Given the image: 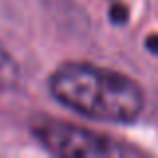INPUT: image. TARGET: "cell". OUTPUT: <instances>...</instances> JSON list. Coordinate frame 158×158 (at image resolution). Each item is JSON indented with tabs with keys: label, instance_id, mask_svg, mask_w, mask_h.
I'll use <instances>...</instances> for the list:
<instances>
[{
	"label": "cell",
	"instance_id": "1",
	"mask_svg": "<svg viewBox=\"0 0 158 158\" xmlns=\"http://www.w3.org/2000/svg\"><path fill=\"white\" fill-rule=\"evenodd\" d=\"M46 88L56 104L100 124H134L146 108V92L136 78L86 60L60 62Z\"/></svg>",
	"mask_w": 158,
	"mask_h": 158
},
{
	"label": "cell",
	"instance_id": "2",
	"mask_svg": "<svg viewBox=\"0 0 158 158\" xmlns=\"http://www.w3.org/2000/svg\"><path fill=\"white\" fill-rule=\"evenodd\" d=\"M32 138L48 154L54 156H94V158H114V156H134L142 150L106 132L86 128L80 124L68 122L54 116H36L30 120Z\"/></svg>",
	"mask_w": 158,
	"mask_h": 158
},
{
	"label": "cell",
	"instance_id": "3",
	"mask_svg": "<svg viewBox=\"0 0 158 158\" xmlns=\"http://www.w3.org/2000/svg\"><path fill=\"white\" fill-rule=\"evenodd\" d=\"M22 86V70L14 56L0 40V94H10Z\"/></svg>",
	"mask_w": 158,
	"mask_h": 158
},
{
	"label": "cell",
	"instance_id": "4",
	"mask_svg": "<svg viewBox=\"0 0 158 158\" xmlns=\"http://www.w3.org/2000/svg\"><path fill=\"white\" fill-rule=\"evenodd\" d=\"M144 46L148 48L154 56H158V32H154V34L146 36V40H144Z\"/></svg>",
	"mask_w": 158,
	"mask_h": 158
}]
</instances>
